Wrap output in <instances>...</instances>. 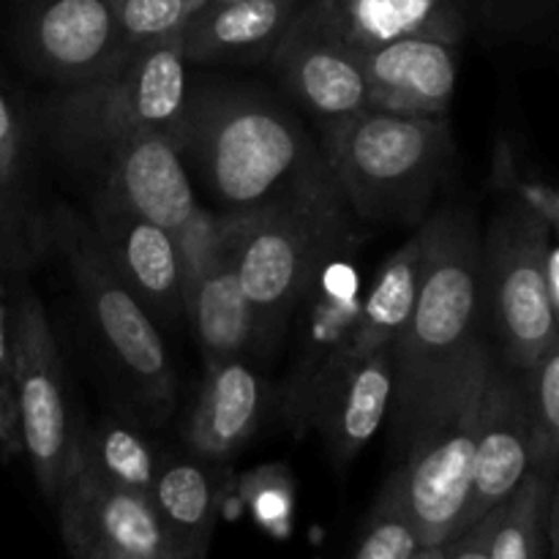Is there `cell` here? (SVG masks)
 Instances as JSON below:
<instances>
[{
	"label": "cell",
	"mask_w": 559,
	"mask_h": 559,
	"mask_svg": "<svg viewBox=\"0 0 559 559\" xmlns=\"http://www.w3.org/2000/svg\"><path fill=\"white\" fill-rule=\"evenodd\" d=\"M420 233L415 306L393 342V440L407 451L467 371L495 349L484 298V235L464 207H442Z\"/></svg>",
	"instance_id": "6da1fadb"
},
{
	"label": "cell",
	"mask_w": 559,
	"mask_h": 559,
	"mask_svg": "<svg viewBox=\"0 0 559 559\" xmlns=\"http://www.w3.org/2000/svg\"><path fill=\"white\" fill-rule=\"evenodd\" d=\"M175 142L216 216L260 211L331 173L289 109L224 82L189 85Z\"/></svg>",
	"instance_id": "7a4b0ae2"
},
{
	"label": "cell",
	"mask_w": 559,
	"mask_h": 559,
	"mask_svg": "<svg viewBox=\"0 0 559 559\" xmlns=\"http://www.w3.org/2000/svg\"><path fill=\"white\" fill-rule=\"evenodd\" d=\"M216 218L240 287L254 309L260 347H273L328 251L353 233L347 202L333 175L325 173L260 211Z\"/></svg>",
	"instance_id": "3957f363"
},
{
	"label": "cell",
	"mask_w": 559,
	"mask_h": 559,
	"mask_svg": "<svg viewBox=\"0 0 559 559\" xmlns=\"http://www.w3.org/2000/svg\"><path fill=\"white\" fill-rule=\"evenodd\" d=\"M322 156L355 216L415 224L448 175L453 140L442 115L366 109L328 126Z\"/></svg>",
	"instance_id": "277c9868"
},
{
	"label": "cell",
	"mask_w": 559,
	"mask_h": 559,
	"mask_svg": "<svg viewBox=\"0 0 559 559\" xmlns=\"http://www.w3.org/2000/svg\"><path fill=\"white\" fill-rule=\"evenodd\" d=\"M189 96L180 38L131 49L115 69L60 87L47 104V134L60 156L85 164L96 153L147 134L175 136Z\"/></svg>",
	"instance_id": "5b68a950"
},
{
	"label": "cell",
	"mask_w": 559,
	"mask_h": 559,
	"mask_svg": "<svg viewBox=\"0 0 559 559\" xmlns=\"http://www.w3.org/2000/svg\"><path fill=\"white\" fill-rule=\"evenodd\" d=\"M491 364L495 349L467 371L456 391L426 420L402 453L404 464L388 480V489L418 530L424 549L445 546L464 533L473 497L480 402Z\"/></svg>",
	"instance_id": "8992f818"
},
{
	"label": "cell",
	"mask_w": 559,
	"mask_h": 559,
	"mask_svg": "<svg viewBox=\"0 0 559 559\" xmlns=\"http://www.w3.org/2000/svg\"><path fill=\"white\" fill-rule=\"evenodd\" d=\"M549 222L527 202H508L484 235L489 336L502 364L530 371L551 347L559 322L549 282Z\"/></svg>",
	"instance_id": "52a82bcc"
},
{
	"label": "cell",
	"mask_w": 559,
	"mask_h": 559,
	"mask_svg": "<svg viewBox=\"0 0 559 559\" xmlns=\"http://www.w3.org/2000/svg\"><path fill=\"white\" fill-rule=\"evenodd\" d=\"M55 238L109 360L147 418L164 420L175 407V377L158 322L123 282L91 224L60 213Z\"/></svg>",
	"instance_id": "ba28073f"
},
{
	"label": "cell",
	"mask_w": 559,
	"mask_h": 559,
	"mask_svg": "<svg viewBox=\"0 0 559 559\" xmlns=\"http://www.w3.org/2000/svg\"><path fill=\"white\" fill-rule=\"evenodd\" d=\"M11 393L20 420V442L31 459L36 484L58 502L80 464L82 426L71 404L63 358L44 306L31 289L11 311Z\"/></svg>",
	"instance_id": "9c48e42d"
},
{
	"label": "cell",
	"mask_w": 559,
	"mask_h": 559,
	"mask_svg": "<svg viewBox=\"0 0 559 559\" xmlns=\"http://www.w3.org/2000/svg\"><path fill=\"white\" fill-rule=\"evenodd\" d=\"M358 238L338 240L298 300V344L284 382V415L295 431L314 429L317 415L338 380L358 325L364 278L358 267Z\"/></svg>",
	"instance_id": "30bf717a"
},
{
	"label": "cell",
	"mask_w": 559,
	"mask_h": 559,
	"mask_svg": "<svg viewBox=\"0 0 559 559\" xmlns=\"http://www.w3.org/2000/svg\"><path fill=\"white\" fill-rule=\"evenodd\" d=\"M20 58L60 87L115 69L126 55L115 0H9Z\"/></svg>",
	"instance_id": "8fae6325"
},
{
	"label": "cell",
	"mask_w": 559,
	"mask_h": 559,
	"mask_svg": "<svg viewBox=\"0 0 559 559\" xmlns=\"http://www.w3.org/2000/svg\"><path fill=\"white\" fill-rule=\"evenodd\" d=\"M183 254V300L205 364L243 358L260 347L254 309L222 240L216 213L202 207L178 233Z\"/></svg>",
	"instance_id": "7c38bea8"
},
{
	"label": "cell",
	"mask_w": 559,
	"mask_h": 559,
	"mask_svg": "<svg viewBox=\"0 0 559 559\" xmlns=\"http://www.w3.org/2000/svg\"><path fill=\"white\" fill-rule=\"evenodd\" d=\"M60 533L74 559H186L151 495L102 480L76 464L58 497Z\"/></svg>",
	"instance_id": "4fadbf2b"
},
{
	"label": "cell",
	"mask_w": 559,
	"mask_h": 559,
	"mask_svg": "<svg viewBox=\"0 0 559 559\" xmlns=\"http://www.w3.org/2000/svg\"><path fill=\"white\" fill-rule=\"evenodd\" d=\"M273 55L293 96L328 126L371 109L358 47L344 38L320 0L306 3Z\"/></svg>",
	"instance_id": "5bb4252c"
},
{
	"label": "cell",
	"mask_w": 559,
	"mask_h": 559,
	"mask_svg": "<svg viewBox=\"0 0 559 559\" xmlns=\"http://www.w3.org/2000/svg\"><path fill=\"white\" fill-rule=\"evenodd\" d=\"M533 469V413L524 371L502 364L495 353L480 402L478 445H475L473 497L464 530L489 516L522 486Z\"/></svg>",
	"instance_id": "9a60e30c"
},
{
	"label": "cell",
	"mask_w": 559,
	"mask_h": 559,
	"mask_svg": "<svg viewBox=\"0 0 559 559\" xmlns=\"http://www.w3.org/2000/svg\"><path fill=\"white\" fill-rule=\"evenodd\" d=\"M98 180V194L112 197L129 211L178 235L202 211L178 142L169 134H147L118 142L80 164Z\"/></svg>",
	"instance_id": "2e32d148"
},
{
	"label": "cell",
	"mask_w": 559,
	"mask_h": 559,
	"mask_svg": "<svg viewBox=\"0 0 559 559\" xmlns=\"http://www.w3.org/2000/svg\"><path fill=\"white\" fill-rule=\"evenodd\" d=\"M87 224L153 320L173 325L186 317L178 235L107 194H96Z\"/></svg>",
	"instance_id": "e0dca14e"
},
{
	"label": "cell",
	"mask_w": 559,
	"mask_h": 559,
	"mask_svg": "<svg viewBox=\"0 0 559 559\" xmlns=\"http://www.w3.org/2000/svg\"><path fill=\"white\" fill-rule=\"evenodd\" d=\"M371 109L399 115H445L459 82L453 41L429 33H402L358 47Z\"/></svg>",
	"instance_id": "ac0fdd59"
},
{
	"label": "cell",
	"mask_w": 559,
	"mask_h": 559,
	"mask_svg": "<svg viewBox=\"0 0 559 559\" xmlns=\"http://www.w3.org/2000/svg\"><path fill=\"white\" fill-rule=\"evenodd\" d=\"M309 0L200 5L180 33L186 63H254L278 49Z\"/></svg>",
	"instance_id": "d6986e66"
},
{
	"label": "cell",
	"mask_w": 559,
	"mask_h": 559,
	"mask_svg": "<svg viewBox=\"0 0 559 559\" xmlns=\"http://www.w3.org/2000/svg\"><path fill=\"white\" fill-rule=\"evenodd\" d=\"M265 409V382L243 358L207 364L186 440L194 456L224 462L254 437Z\"/></svg>",
	"instance_id": "ffe728a7"
},
{
	"label": "cell",
	"mask_w": 559,
	"mask_h": 559,
	"mask_svg": "<svg viewBox=\"0 0 559 559\" xmlns=\"http://www.w3.org/2000/svg\"><path fill=\"white\" fill-rule=\"evenodd\" d=\"M393 399V344L374 349L338 374L317 415L325 451L338 469L371 442L391 413Z\"/></svg>",
	"instance_id": "44dd1931"
},
{
	"label": "cell",
	"mask_w": 559,
	"mask_h": 559,
	"mask_svg": "<svg viewBox=\"0 0 559 559\" xmlns=\"http://www.w3.org/2000/svg\"><path fill=\"white\" fill-rule=\"evenodd\" d=\"M211 464L194 453L158 459L151 500L186 559H205L216 527L222 484Z\"/></svg>",
	"instance_id": "7402d4cb"
},
{
	"label": "cell",
	"mask_w": 559,
	"mask_h": 559,
	"mask_svg": "<svg viewBox=\"0 0 559 559\" xmlns=\"http://www.w3.org/2000/svg\"><path fill=\"white\" fill-rule=\"evenodd\" d=\"M420 260H424V243H420V233H415L407 243L399 246L382 262L377 276L371 278L369 289H364L358 325H355L353 342H349L344 369L371 355L374 349L396 342L402 328L407 325L415 295H418Z\"/></svg>",
	"instance_id": "603a6c76"
},
{
	"label": "cell",
	"mask_w": 559,
	"mask_h": 559,
	"mask_svg": "<svg viewBox=\"0 0 559 559\" xmlns=\"http://www.w3.org/2000/svg\"><path fill=\"white\" fill-rule=\"evenodd\" d=\"M551 469L533 467L516 491L491 511L489 559H544L546 516H549Z\"/></svg>",
	"instance_id": "cb8c5ba5"
},
{
	"label": "cell",
	"mask_w": 559,
	"mask_h": 559,
	"mask_svg": "<svg viewBox=\"0 0 559 559\" xmlns=\"http://www.w3.org/2000/svg\"><path fill=\"white\" fill-rule=\"evenodd\" d=\"M80 464L102 480L151 495L158 459L151 442L120 418H102L82 435Z\"/></svg>",
	"instance_id": "d4e9b609"
},
{
	"label": "cell",
	"mask_w": 559,
	"mask_h": 559,
	"mask_svg": "<svg viewBox=\"0 0 559 559\" xmlns=\"http://www.w3.org/2000/svg\"><path fill=\"white\" fill-rule=\"evenodd\" d=\"M527 377L533 413V467L557 473L559 467V331L551 347L535 360Z\"/></svg>",
	"instance_id": "484cf974"
},
{
	"label": "cell",
	"mask_w": 559,
	"mask_h": 559,
	"mask_svg": "<svg viewBox=\"0 0 559 559\" xmlns=\"http://www.w3.org/2000/svg\"><path fill=\"white\" fill-rule=\"evenodd\" d=\"M480 31L502 41H538L559 22V0H459Z\"/></svg>",
	"instance_id": "4316f807"
},
{
	"label": "cell",
	"mask_w": 559,
	"mask_h": 559,
	"mask_svg": "<svg viewBox=\"0 0 559 559\" xmlns=\"http://www.w3.org/2000/svg\"><path fill=\"white\" fill-rule=\"evenodd\" d=\"M202 0H115L126 47L140 49L147 44L180 38Z\"/></svg>",
	"instance_id": "83f0119b"
},
{
	"label": "cell",
	"mask_w": 559,
	"mask_h": 559,
	"mask_svg": "<svg viewBox=\"0 0 559 559\" xmlns=\"http://www.w3.org/2000/svg\"><path fill=\"white\" fill-rule=\"evenodd\" d=\"M420 549L424 546H420L418 530L409 522L396 495L385 486L371 511L355 559H415Z\"/></svg>",
	"instance_id": "f1b7e54d"
},
{
	"label": "cell",
	"mask_w": 559,
	"mask_h": 559,
	"mask_svg": "<svg viewBox=\"0 0 559 559\" xmlns=\"http://www.w3.org/2000/svg\"><path fill=\"white\" fill-rule=\"evenodd\" d=\"M249 502L254 516L260 519L265 527L278 530V524H282L289 513V489H278L276 484L260 486V489L251 491Z\"/></svg>",
	"instance_id": "f546056e"
},
{
	"label": "cell",
	"mask_w": 559,
	"mask_h": 559,
	"mask_svg": "<svg viewBox=\"0 0 559 559\" xmlns=\"http://www.w3.org/2000/svg\"><path fill=\"white\" fill-rule=\"evenodd\" d=\"M491 513L445 544V559H489Z\"/></svg>",
	"instance_id": "4dcf8cb0"
},
{
	"label": "cell",
	"mask_w": 559,
	"mask_h": 559,
	"mask_svg": "<svg viewBox=\"0 0 559 559\" xmlns=\"http://www.w3.org/2000/svg\"><path fill=\"white\" fill-rule=\"evenodd\" d=\"M0 391H11V314L0 300Z\"/></svg>",
	"instance_id": "1f68e13d"
},
{
	"label": "cell",
	"mask_w": 559,
	"mask_h": 559,
	"mask_svg": "<svg viewBox=\"0 0 559 559\" xmlns=\"http://www.w3.org/2000/svg\"><path fill=\"white\" fill-rule=\"evenodd\" d=\"M20 440V420H16L14 393L0 391V442Z\"/></svg>",
	"instance_id": "d6a6232c"
},
{
	"label": "cell",
	"mask_w": 559,
	"mask_h": 559,
	"mask_svg": "<svg viewBox=\"0 0 559 559\" xmlns=\"http://www.w3.org/2000/svg\"><path fill=\"white\" fill-rule=\"evenodd\" d=\"M546 538H549L551 559H559V467L555 475V484H551L549 516H546Z\"/></svg>",
	"instance_id": "836d02e7"
},
{
	"label": "cell",
	"mask_w": 559,
	"mask_h": 559,
	"mask_svg": "<svg viewBox=\"0 0 559 559\" xmlns=\"http://www.w3.org/2000/svg\"><path fill=\"white\" fill-rule=\"evenodd\" d=\"M549 282H551V298H555V311L559 322V246L549 249Z\"/></svg>",
	"instance_id": "e575fe53"
},
{
	"label": "cell",
	"mask_w": 559,
	"mask_h": 559,
	"mask_svg": "<svg viewBox=\"0 0 559 559\" xmlns=\"http://www.w3.org/2000/svg\"><path fill=\"white\" fill-rule=\"evenodd\" d=\"M415 559H445V546H431V549H420Z\"/></svg>",
	"instance_id": "d590c367"
},
{
	"label": "cell",
	"mask_w": 559,
	"mask_h": 559,
	"mask_svg": "<svg viewBox=\"0 0 559 559\" xmlns=\"http://www.w3.org/2000/svg\"><path fill=\"white\" fill-rule=\"evenodd\" d=\"M218 3H235V0H202V5H218Z\"/></svg>",
	"instance_id": "8d00e7d4"
},
{
	"label": "cell",
	"mask_w": 559,
	"mask_h": 559,
	"mask_svg": "<svg viewBox=\"0 0 559 559\" xmlns=\"http://www.w3.org/2000/svg\"><path fill=\"white\" fill-rule=\"evenodd\" d=\"M0 211H3V207H0ZM0 218H3V213H0ZM0 260H3V251H0Z\"/></svg>",
	"instance_id": "74e56055"
}]
</instances>
